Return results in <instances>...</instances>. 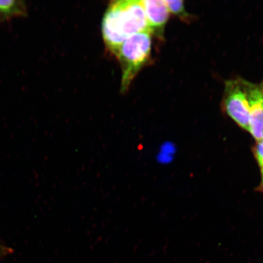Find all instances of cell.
Masks as SVG:
<instances>
[{
    "instance_id": "1",
    "label": "cell",
    "mask_w": 263,
    "mask_h": 263,
    "mask_svg": "<svg viewBox=\"0 0 263 263\" xmlns=\"http://www.w3.org/2000/svg\"><path fill=\"white\" fill-rule=\"evenodd\" d=\"M146 31L151 32L142 1L120 0L108 6L102 22V33L105 44L114 54L128 38Z\"/></svg>"
},
{
    "instance_id": "2",
    "label": "cell",
    "mask_w": 263,
    "mask_h": 263,
    "mask_svg": "<svg viewBox=\"0 0 263 263\" xmlns=\"http://www.w3.org/2000/svg\"><path fill=\"white\" fill-rule=\"evenodd\" d=\"M152 33L146 31L128 38L118 48L116 55L122 70L121 91H126L131 82L151 57Z\"/></svg>"
},
{
    "instance_id": "3",
    "label": "cell",
    "mask_w": 263,
    "mask_h": 263,
    "mask_svg": "<svg viewBox=\"0 0 263 263\" xmlns=\"http://www.w3.org/2000/svg\"><path fill=\"white\" fill-rule=\"evenodd\" d=\"M246 82L241 79L226 82L223 104L229 116L243 129L249 131L250 108Z\"/></svg>"
},
{
    "instance_id": "4",
    "label": "cell",
    "mask_w": 263,
    "mask_h": 263,
    "mask_svg": "<svg viewBox=\"0 0 263 263\" xmlns=\"http://www.w3.org/2000/svg\"><path fill=\"white\" fill-rule=\"evenodd\" d=\"M246 88L250 108L249 131L256 140L260 141L263 132V84L247 81Z\"/></svg>"
},
{
    "instance_id": "5",
    "label": "cell",
    "mask_w": 263,
    "mask_h": 263,
    "mask_svg": "<svg viewBox=\"0 0 263 263\" xmlns=\"http://www.w3.org/2000/svg\"><path fill=\"white\" fill-rule=\"evenodd\" d=\"M142 5L151 32L162 34L170 15L165 3L161 0H144Z\"/></svg>"
},
{
    "instance_id": "6",
    "label": "cell",
    "mask_w": 263,
    "mask_h": 263,
    "mask_svg": "<svg viewBox=\"0 0 263 263\" xmlns=\"http://www.w3.org/2000/svg\"><path fill=\"white\" fill-rule=\"evenodd\" d=\"M27 5L22 0L0 1V25L14 18L28 16Z\"/></svg>"
},
{
    "instance_id": "7",
    "label": "cell",
    "mask_w": 263,
    "mask_h": 263,
    "mask_svg": "<svg viewBox=\"0 0 263 263\" xmlns=\"http://www.w3.org/2000/svg\"><path fill=\"white\" fill-rule=\"evenodd\" d=\"M169 12L179 16L180 18H186L189 16L185 11L184 2L182 0H164Z\"/></svg>"
},
{
    "instance_id": "8",
    "label": "cell",
    "mask_w": 263,
    "mask_h": 263,
    "mask_svg": "<svg viewBox=\"0 0 263 263\" xmlns=\"http://www.w3.org/2000/svg\"><path fill=\"white\" fill-rule=\"evenodd\" d=\"M255 154L259 165L263 167V140L258 141L256 144Z\"/></svg>"
},
{
    "instance_id": "9",
    "label": "cell",
    "mask_w": 263,
    "mask_h": 263,
    "mask_svg": "<svg viewBox=\"0 0 263 263\" xmlns=\"http://www.w3.org/2000/svg\"><path fill=\"white\" fill-rule=\"evenodd\" d=\"M9 253L10 249L0 242V259L4 258L5 256L9 254Z\"/></svg>"
},
{
    "instance_id": "10",
    "label": "cell",
    "mask_w": 263,
    "mask_h": 263,
    "mask_svg": "<svg viewBox=\"0 0 263 263\" xmlns=\"http://www.w3.org/2000/svg\"><path fill=\"white\" fill-rule=\"evenodd\" d=\"M261 173H262V183H263V167H262Z\"/></svg>"
},
{
    "instance_id": "11",
    "label": "cell",
    "mask_w": 263,
    "mask_h": 263,
    "mask_svg": "<svg viewBox=\"0 0 263 263\" xmlns=\"http://www.w3.org/2000/svg\"><path fill=\"white\" fill-rule=\"evenodd\" d=\"M262 140H263V132H262Z\"/></svg>"
}]
</instances>
